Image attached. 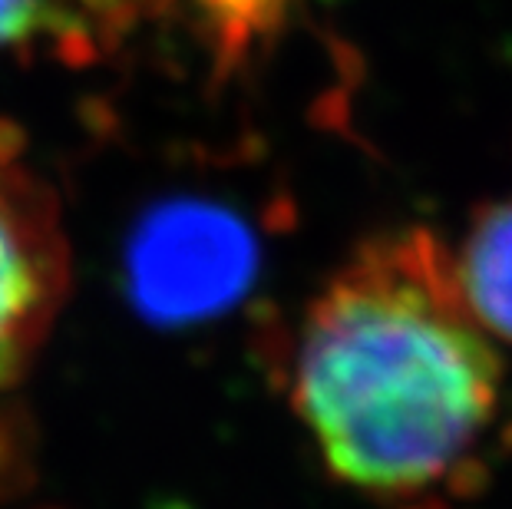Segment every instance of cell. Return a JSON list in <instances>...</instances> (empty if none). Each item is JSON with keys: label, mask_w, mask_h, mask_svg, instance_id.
<instances>
[{"label": "cell", "mask_w": 512, "mask_h": 509, "mask_svg": "<svg viewBox=\"0 0 512 509\" xmlns=\"http://www.w3.org/2000/svg\"><path fill=\"white\" fill-rule=\"evenodd\" d=\"M301 4L304 0H162V14L185 20L209 53L212 70L228 77L278 40Z\"/></svg>", "instance_id": "8992f818"}, {"label": "cell", "mask_w": 512, "mask_h": 509, "mask_svg": "<svg viewBox=\"0 0 512 509\" xmlns=\"http://www.w3.org/2000/svg\"><path fill=\"white\" fill-rule=\"evenodd\" d=\"M294 414L324 467L387 509H453L486 480L506 367L427 225L354 245L285 351Z\"/></svg>", "instance_id": "6da1fadb"}, {"label": "cell", "mask_w": 512, "mask_h": 509, "mask_svg": "<svg viewBox=\"0 0 512 509\" xmlns=\"http://www.w3.org/2000/svg\"><path fill=\"white\" fill-rule=\"evenodd\" d=\"M453 255L479 324L496 341L512 344V196L476 209Z\"/></svg>", "instance_id": "5b68a950"}, {"label": "cell", "mask_w": 512, "mask_h": 509, "mask_svg": "<svg viewBox=\"0 0 512 509\" xmlns=\"http://www.w3.org/2000/svg\"><path fill=\"white\" fill-rule=\"evenodd\" d=\"M70 235L47 179L0 133V387L17 384L70 295Z\"/></svg>", "instance_id": "3957f363"}, {"label": "cell", "mask_w": 512, "mask_h": 509, "mask_svg": "<svg viewBox=\"0 0 512 509\" xmlns=\"http://www.w3.org/2000/svg\"><path fill=\"white\" fill-rule=\"evenodd\" d=\"M258 275V235L245 215L212 199L156 205L126 245L133 308L162 328L222 318Z\"/></svg>", "instance_id": "7a4b0ae2"}, {"label": "cell", "mask_w": 512, "mask_h": 509, "mask_svg": "<svg viewBox=\"0 0 512 509\" xmlns=\"http://www.w3.org/2000/svg\"><path fill=\"white\" fill-rule=\"evenodd\" d=\"M162 14V0H0V53L96 63Z\"/></svg>", "instance_id": "277c9868"}]
</instances>
